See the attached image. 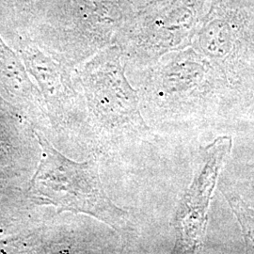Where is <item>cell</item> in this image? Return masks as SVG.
<instances>
[{"label":"cell","instance_id":"cell-1","mask_svg":"<svg viewBox=\"0 0 254 254\" xmlns=\"http://www.w3.org/2000/svg\"><path fill=\"white\" fill-rule=\"evenodd\" d=\"M39 137L41 161L29 190L43 204L59 212L83 213L114 229H124L127 213L107 195L96 162L77 163L57 151L46 139Z\"/></svg>","mask_w":254,"mask_h":254},{"label":"cell","instance_id":"cell-2","mask_svg":"<svg viewBox=\"0 0 254 254\" xmlns=\"http://www.w3.org/2000/svg\"><path fill=\"white\" fill-rule=\"evenodd\" d=\"M233 149V137L220 136L200 147L193 178L173 219L175 253L201 252L206 236L210 202Z\"/></svg>","mask_w":254,"mask_h":254},{"label":"cell","instance_id":"cell-3","mask_svg":"<svg viewBox=\"0 0 254 254\" xmlns=\"http://www.w3.org/2000/svg\"><path fill=\"white\" fill-rule=\"evenodd\" d=\"M219 190L227 200L230 208L236 216L241 229L248 253L254 254V205L242 197L235 187L224 181L219 180Z\"/></svg>","mask_w":254,"mask_h":254},{"label":"cell","instance_id":"cell-4","mask_svg":"<svg viewBox=\"0 0 254 254\" xmlns=\"http://www.w3.org/2000/svg\"><path fill=\"white\" fill-rule=\"evenodd\" d=\"M244 181V188L249 192L248 196L249 197H254L253 200H245L249 201L250 203L254 205V166H249L247 169V173H246L245 179Z\"/></svg>","mask_w":254,"mask_h":254}]
</instances>
